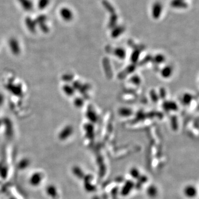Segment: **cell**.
Here are the masks:
<instances>
[{
	"label": "cell",
	"mask_w": 199,
	"mask_h": 199,
	"mask_svg": "<svg viewBox=\"0 0 199 199\" xmlns=\"http://www.w3.org/2000/svg\"><path fill=\"white\" fill-rule=\"evenodd\" d=\"M60 15L65 21H69L73 18V14L70 10L68 8H64L60 11Z\"/></svg>",
	"instance_id": "cell-2"
},
{
	"label": "cell",
	"mask_w": 199,
	"mask_h": 199,
	"mask_svg": "<svg viewBox=\"0 0 199 199\" xmlns=\"http://www.w3.org/2000/svg\"><path fill=\"white\" fill-rule=\"evenodd\" d=\"M50 0H39L38 6L41 10H43L49 4Z\"/></svg>",
	"instance_id": "cell-5"
},
{
	"label": "cell",
	"mask_w": 199,
	"mask_h": 199,
	"mask_svg": "<svg viewBox=\"0 0 199 199\" xmlns=\"http://www.w3.org/2000/svg\"><path fill=\"white\" fill-rule=\"evenodd\" d=\"M18 1L25 10L30 11L33 9V5L30 0H18Z\"/></svg>",
	"instance_id": "cell-3"
},
{
	"label": "cell",
	"mask_w": 199,
	"mask_h": 199,
	"mask_svg": "<svg viewBox=\"0 0 199 199\" xmlns=\"http://www.w3.org/2000/svg\"><path fill=\"white\" fill-rule=\"evenodd\" d=\"M26 23L28 27L31 30H33L35 29L36 27V22L33 21L32 19L30 18V17H28L26 19Z\"/></svg>",
	"instance_id": "cell-4"
},
{
	"label": "cell",
	"mask_w": 199,
	"mask_h": 199,
	"mask_svg": "<svg viewBox=\"0 0 199 199\" xmlns=\"http://www.w3.org/2000/svg\"><path fill=\"white\" fill-rule=\"evenodd\" d=\"M162 10L163 7L162 4L158 2L154 3L152 9V15L153 18L155 19L159 18L162 15Z\"/></svg>",
	"instance_id": "cell-1"
}]
</instances>
